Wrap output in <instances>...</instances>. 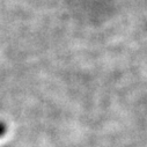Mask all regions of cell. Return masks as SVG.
Segmentation results:
<instances>
[{
    "label": "cell",
    "mask_w": 147,
    "mask_h": 147,
    "mask_svg": "<svg viewBox=\"0 0 147 147\" xmlns=\"http://www.w3.org/2000/svg\"><path fill=\"white\" fill-rule=\"evenodd\" d=\"M6 131H7V126H6V124L3 123V122H0V137H3V136L6 133Z\"/></svg>",
    "instance_id": "1"
}]
</instances>
